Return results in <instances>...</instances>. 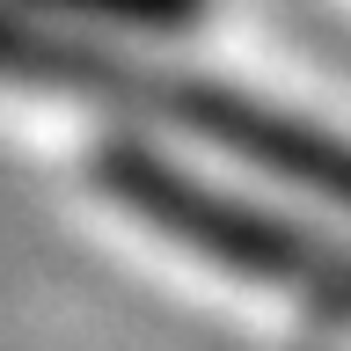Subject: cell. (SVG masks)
Segmentation results:
<instances>
[{
  "mask_svg": "<svg viewBox=\"0 0 351 351\" xmlns=\"http://www.w3.org/2000/svg\"><path fill=\"white\" fill-rule=\"evenodd\" d=\"M0 81L95 95V103L125 110V117L191 132L205 147L234 154V161H256L263 176L300 183V191H315V197H329V205L351 213V139L315 125V117H300V110L263 103V95L197 81V73H169V66H147V59H125L110 44L66 37V29H37L22 15H0Z\"/></svg>",
  "mask_w": 351,
  "mask_h": 351,
  "instance_id": "1",
  "label": "cell"
},
{
  "mask_svg": "<svg viewBox=\"0 0 351 351\" xmlns=\"http://www.w3.org/2000/svg\"><path fill=\"white\" fill-rule=\"evenodd\" d=\"M95 191L117 197L125 213H139L154 234H169L176 249L234 271V278H256L285 300L315 307L329 322H351V249L344 241L315 234L300 219L271 213L256 197H234L205 183V176L161 161L139 139H117V147L95 154Z\"/></svg>",
  "mask_w": 351,
  "mask_h": 351,
  "instance_id": "2",
  "label": "cell"
},
{
  "mask_svg": "<svg viewBox=\"0 0 351 351\" xmlns=\"http://www.w3.org/2000/svg\"><path fill=\"white\" fill-rule=\"evenodd\" d=\"M29 8L95 15V22H117V29H191V22H205V0H29Z\"/></svg>",
  "mask_w": 351,
  "mask_h": 351,
  "instance_id": "3",
  "label": "cell"
}]
</instances>
